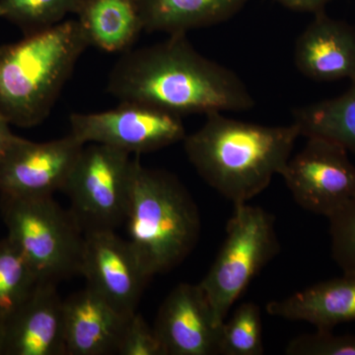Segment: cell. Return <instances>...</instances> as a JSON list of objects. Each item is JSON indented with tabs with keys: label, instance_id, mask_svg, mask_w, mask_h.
<instances>
[{
	"label": "cell",
	"instance_id": "obj_1",
	"mask_svg": "<svg viewBox=\"0 0 355 355\" xmlns=\"http://www.w3.org/2000/svg\"><path fill=\"white\" fill-rule=\"evenodd\" d=\"M186 35L125 51L110 72V94L179 116L253 108L254 97L242 79L200 55Z\"/></svg>",
	"mask_w": 355,
	"mask_h": 355
},
{
	"label": "cell",
	"instance_id": "obj_6",
	"mask_svg": "<svg viewBox=\"0 0 355 355\" xmlns=\"http://www.w3.org/2000/svg\"><path fill=\"white\" fill-rule=\"evenodd\" d=\"M234 207L223 244L200 282L220 324L250 282L280 250L275 217L270 212L247 202Z\"/></svg>",
	"mask_w": 355,
	"mask_h": 355
},
{
	"label": "cell",
	"instance_id": "obj_7",
	"mask_svg": "<svg viewBox=\"0 0 355 355\" xmlns=\"http://www.w3.org/2000/svg\"><path fill=\"white\" fill-rule=\"evenodd\" d=\"M132 155L104 144L84 146L62 190L84 233L125 223L137 158Z\"/></svg>",
	"mask_w": 355,
	"mask_h": 355
},
{
	"label": "cell",
	"instance_id": "obj_20",
	"mask_svg": "<svg viewBox=\"0 0 355 355\" xmlns=\"http://www.w3.org/2000/svg\"><path fill=\"white\" fill-rule=\"evenodd\" d=\"M35 273L8 238L0 241V324L12 316L38 284Z\"/></svg>",
	"mask_w": 355,
	"mask_h": 355
},
{
	"label": "cell",
	"instance_id": "obj_13",
	"mask_svg": "<svg viewBox=\"0 0 355 355\" xmlns=\"http://www.w3.org/2000/svg\"><path fill=\"white\" fill-rule=\"evenodd\" d=\"M0 355H65L64 301L57 284L39 282L0 324Z\"/></svg>",
	"mask_w": 355,
	"mask_h": 355
},
{
	"label": "cell",
	"instance_id": "obj_18",
	"mask_svg": "<svg viewBox=\"0 0 355 355\" xmlns=\"http://www.w3.org/2000/svg\"><path fill=\"white\" fill-rule=\"evenodd\" d=\"M249 0H140L144 31L168 35L230 19Z\"/></svg>",
	"mask_w": 355,
	"mask_h": 355
},
{
	"label": "cell",
	"instance_id": "obj_21",
	"mask_svg": "<svg viewBox=\"0 0 355 355\" xmlns=\"http://www.w3.org/2000/svg\"><path fill=\"white\" fill-rule=\"evenodd\" d=\"M81 0H0V18L10 21L25 35L48 29L76 13Z\"/></svg>",
	"mask_w": 355,
	"mask_h": 355
},
{
	"label": "cell",
	"instance_id": "obj_14",
	"mask_svg": "<svg viewBox=\"0 0 355 355\" xmlns=\"http://www.w3.org/2000/svg\"><path fill=\"white\" fill-rule=\"evenodd\" d=\"M294 62L303 76L320 83L355 77V28L324 10L298 37Z\"/></svg>",
	"mask_w": 355,
	"mask_h": 355
},
{
	"label": "cell",
	"instance_id": "obj_19",
	"mask_svg": "<svg viewBox=\"0 0 355 355\" xmlns=\"http://www.w3.org/2000/svg\"><path fill=\"white\" fill-rule=\"evenodd\" d=\"M293 123L303 137L328 139L355 154V77L342 95L296 109Z\"/></svg>",
	"mask_w": 355,
	"mask_h": 355
},
{
	"label": "cell",
	"instance_id": "obj_10",
	"mask_svg": "<svg viewBox=\"0 0 355 355\" xmlns=\"http://www.w3.org/2000/svg\"><path fill=\"white\" fill-rule=\"evenodd\" d=\"M84 146L70 133L48 142L18 137L0 160V195L46 198L62 191Z\"/></svg>",
	"mask_w": 355,
	"mask_h": 355
},
{
	"label": "cell",
	"instance_id": "obj_11",
	"mask_svg": "<svg viewBox=\"0 0 355 355\" xmlns=\"http://www.w3.org/2000/svg\"><path fill=\"white\" fill-rule=\"evenodd\" d=\"M80 275L87 286L125 316H132L149 279L128 239L114 230L84 233Z\"/></svg>",
	"mask_w": 355,
	"mask_h": 355
},
{
	"label": "cell",
	"instance_id": "obj_26",
	"mask_svg": "<svg viewBox=\"0 0 355 355\" xmlns=\"http://www.w3.org/2000/svg\"><path fill=\"white\" fill-rule=\"evenodd\" d=\"M282 6L300 12L317 13L324 10L327 4L333 0H275Z\"/></svg>",
	"mask_w": 355,
	"mask_h": 355
},
{
	"label": "cell",
	"instance_id": "obj_3",
	"mask_svg": "<svg viewBox=\"0 0 355 355\" xmlns=\"http://www.w3.org/2000/svg\"><path fill=\"white\" fill-rule=\"evenodd\" d=\"M88 46L77 20L0 46V116L21 128L43 123Z\"/></svg>",
	"mask_w": 355,
	"mask_h": 355
},
{
	"label": "cell",
	"instance_id": "obj_9",
	"mask_svg": "<svg viewBox=\"0 0 355 355\" xmlns=\"http://www.w3.org/2000/svg\"><path fill=\"white\" fill-rule=\"evenodd\" d=\"M307 139L280 176L299 207L329 218L355 200V166L343 146L320 137Z\"/></svg>",
	"mask_w": 355,
	"mask_h": 355
},
{
	"label": "cell",
	"instance_id": "obj_24",
	"mask_svg": "<svg viewBox=\"0 0 355 355\" xmlns=\"http://www.w3.org/2000/svg\"><path fill=\"white\" fill-rule=\"evenodd\" d=\"M288 355H355V335H336L334 330L317 329L292 338L286 345Z\"/></svg>",
	"mask_w": 355,
	"mask_h": 355
},
{
	"label": "cell",
	"instance_id": "obj_4",
	"mask_svg": "<svg viewBox=\"0 0 355 355\" xmlns=\"http://www.w3.org/2000/svg\"><path fill=\"white\" fill-rule=\"evenodd\" d=\"M135 158L127 223L128 239L149 279L170 272L195 249L200 216L178 178L144 167Z\"/></svg>",
	"mask_w": 355,
	"mask_h": 355
},
{
	"label": "cell",
	"instance_id": "obj_5",
	"mask_svg": "<svg viewBox=\"0 0 355 355\" xmlns=\"http://www.w3.org/2000/svg\"><path fill=\"white\" fill-rule=\"evenodd\" d=\"M0 211L9 241L39 282L57 284L80 275L84 231L70 209L53 197L0 195Z\"/></svg>",
	"mask_w": 355,
	"mask_h": 355
},
{
	"label": "cell",
	"instance_id": "obj_16",
	"mask_svg": "<svg viewBox=\"0 0 355 355\" xmlns=\"http://www.w3.org/2000/svg\"><path fill=\"white\" fill-rule=\"evenodd\" d=\"M273 317L303 321L321 330L355 322V275L324 280L266 306Z\"/></svg>",
	"mask_w": 355,
	"mask_h": 355
},
{
	"label": "cell",
	"instance_id": "obj_15",
	"mask_svg": "<svg viewBox=\"0 0 355 355\" xmlns=\"http://www.w3.org/2000/svg\"><path fill=\"white\" fill-rule=\"evenodd\" d=\"M130 317L88 286L72 294L64 300L65 355L118 354Z\"/></svg>",
	"mask_w": 355,
	"mask_h": 355
},
{
	"label": "cell",
	"instance_id": "obj_22",
	"mask_svg": "<svg viewBox=\"0 0 355 355\" xmlns=\"http://www.w3.org/2000/svg\"><path fill=\"white\" fill-rule=\"evenodd\" d=\"M263 323L260 308L242 303L221 326L219 355H263Z\"/></svg>",
	"mask_w": 355,
	"mask_h": 355
},
{
	"label": "cell",
	"instance_id": "obj_23",
	"mask_svg": "<svg viewBox=\"0 0 355 355\" xmlns=\"http://www.w3.org/2000/svg\"><path fill=\"white\" fill-rule=\"evenodd\" d=\"M333 260L345 275H355V200L329 217Z\"/></svg>",
	"mask_w": 355,
	"mask_h": 355
},
{
	"label": "cell",
	"instance_id": "obj_8",
	"mask_svg": "<svg viewBox=\"0 0 355 355\" xmlns=\"http://www.w3.org/2000/svg\"><path fill=\"white\" fill-rule=\"evenodd\" d=\"M70 135L83 144H100L135 155L153 153L184 141L182 116L139 104L121 102L118 108L70 114Z\"/></svg>",
	"mask_w": 355,
	"mask_h": 355
},
{
	"label": "cell",
	"instance_id": "obj_27",
	"mask_svg": "<svg viewBox=\"0 0 355 355\" xmlns=\"http://www.w3.org/2000/svg\"><path fill=\"white\" fill-rule=\"evenodd\" d=\"M9 125H10L0 116V160L4 157L9 148L19 137L13 135Z\"/></svg>",
	"mask_w": 355,
	"mask_h": 355
},
{
	"label": "cell",
	"instance_id": "obj_12",
	"mask_svg": "<svg viewBox=\"0 0 355 355\" xmlns=\"http://www.w3.org/2000/svg\"><path fill=\"white\" fill-rule=\"evenodd\" d=\"M221 326L200 284H181L165 298L153 328L164 355H219Z\"/></svg>",
	"mask_w": 355,
	"mask_h": 355
},
{
	"label": "cell",
	"instance_id": "obj_2",
	"mask_svg": "<svg viewBox=\"0 0 355 355\" xmlns=\"http://www.w3.org/2000/svg\"><path fill=\"white\" fill-rule=\"evenodd\" d=\"M300 135L294 123L268 127L216 112L184 137V146L200 176L237 205L260 195L282 174Z\"/></svg>",
	"mask_w": 355,
	"mask_h": 355
},
{
	"label": "cell",
	"instance_id": "obj_25",
	"mask_svg": "<svg viewBox=\"0 0 355 355\" xmlns=\"http://www.w3.org/2000/svg\"><path fill=\"white\" fill-rule=\"evenodd\" d=\"M118 354L164 355L154 328H151L144 317L137 313L128 319Z\"/></svg>",
	"mask_w": 355,
	"mask_h": 355
},
{
	"label": "cell",
	"instance_id": "obj_17",
	"mask_svg": "<svg viewBox=\"0 0 355 355\" xmlns=\"http://www.w3.org/2000/svg\"><path fill=\"white\" fill-rule=\"evenodd\" d=\"M89 46L125 53L144 31L140 0H81L76 12Z\"/></svg>",
	"mask_w": 355,
	"mask_h": 355
}]
</instances>
